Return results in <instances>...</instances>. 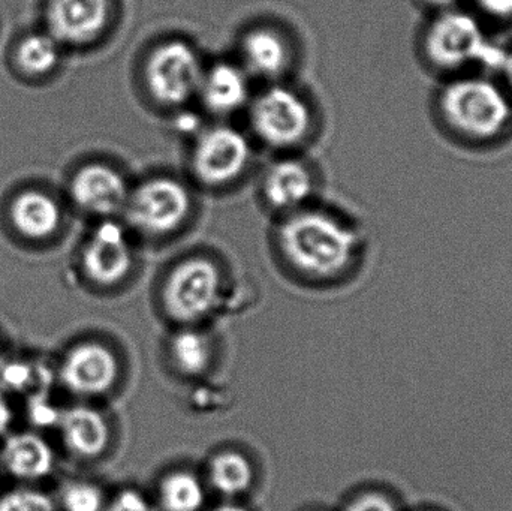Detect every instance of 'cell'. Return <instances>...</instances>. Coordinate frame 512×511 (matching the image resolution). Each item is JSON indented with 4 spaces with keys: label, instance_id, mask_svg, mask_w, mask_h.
Wrapping results in <instances>:
<instances>
[{
    "label": "cell",
    "instance_id": "ba28073f",
    "mask_svg": "<svg viewBox=\"0 0 512 511\" xmlns=\"http://www.w3.org/2000/svg\"><path fill=\"white\" fill-rule=\"evenodd\" d=\"M230 272L216 252L195 249L179 255L165 270L161 300L176 321L194 324L218 311L227 296Z\"/></svg>",
    "mask_w": 512,
    "mask_h": 511
},
{
    "label": "cell",
    "instance_id": "7a4b0ae2",
    "mask_svg": "<svg viewBox=\"0 0 512 511\" xmlns=\"http://www.w3.org/2000/svg\"><path fill=\"white\" fill-rule=\"evenodd\" d=\"M442 128L469 146H490L512 129V96L495 75L484 72L448 77L435 96Z\"/></svg>",
    "mask_w": 512,
    "mask_h": 511
},
{
    "label": "cell",
    "instance_id": "1f68e13d",
    "mask_svg": "<svg viewBox=\"0 0 512 511\" xmlns=\"http://www.w3.org/2000/svg\"><path fill=\"white\" fill-rule=\"evenodd\" d=\"M423 2L424 5L429 6V8L442 12L448 11V9H453L454 5H456L459 0H423Z\"/></svg>",
    "mask_w": 512,
    "mask_h": 511
},
{
    "label": "cell",
    "instance_id": "484cf974",
    "mask_svg": "<svg viewBox=\"0 0 512 511\" xmlns=\"http://www.w3.org/2000/svg\"><path fill=\"white\" fill-rule=\"evenodd\" d=\"M63 411L44 393H35L27 405V417L38 429L59 428Z\"/></svg>",
    "mask_w": 512,
    "mask_h": 511
},
{
    "label": "cell",
    "instance_id": "30bf717a",
    "mask_svg": "<svg viewBox=\"0 0 512 511\" xmlns=\"http://www.w3.org/2000/svg\"><path fill=\"white\" fill-rule=\"evenodd\" d=\"M141 248L122 219H101L95 222L81 245V272L96 287H120L137 273Z\"/></svg>",
    "mask_w": 512,
    "mask_h": 511
},
{
    "label": "cell",
    "instance_id": "2e32d148",
    "mask_svg": "<svg viewBox=\"0 0 512 511\" xmlns=\"http://www.w3.org/2000/svg\"><path fill=\"white\" fill-rule=\"evenodd\" d=\"M56 464V456L50 443L35 432L11 435L0 452V467L14 479L38 482L50 476Z\"/></svg>",
    "mask_w": 512,
    "mask_h": 511
},
{
    "label": "cell",
    "instance_id": "7402d4cb",
    "mask_svg": "<svg viewBox=\"0 0 512 511\" xmlns=\"http://www.w3.org/2000/svg\"><path fill=\"white\" fill-rule=\"evenodd\" d=\"M171 354L180 371L188 375H200L209 368L212 344L198 330H182L171 341Z\"/></svg>",
    "mask_w": 512,
    "mask_h": 511
},
{
    "label": "cell",
    "instance_id": "83f0119b",
    "mask_svg": "<svg viewBox=\"0 0 512 511\" xmlns=\"http://www.w3.org/2000/svg\"><path fill=\"white\" fill-rule=\"evenodd\" d=\"M345 511H397L393 501L384 495L367 494L352 501Z\"/></svg>",
    "mask_w": 512,
    "mask_h": 511
},
{
    "label": "cell",
    "instance_id": "e0dca14e",
    "mask_svg": "<svg viewBox=\"0 0 512 511\" xmlns=\"http://www.w3.org/2000/svg\"><path fill=\"white\" fill-rule=\"evenodd\" d=\"M14 230L29 240H45L60 230L63 210L53 195L42 191L21 192L11 204Z\"/></svg>",
    "mask_w": 512,
    "mask_h": 511
},
{
    "label": "cell",
    "instance_id": "d6986e66",
    "mask_svg": "<svg viewBox=\"0 0 512 511\" xmlns=\"http://www.w3.org/2000/svg\"><path fill=\"white\" fill-rule=\"evenodd\" d=\"M62 45L48 32L30 33L18 42L15 63L30 77H44L59 65Z\"/></svg>",
    "mask_w": 512,
    "mask_h": 511
},
{
    "label": "cell",
    "instance_id": "4dcf8cb0",
    "mask_svg": "<svg viewBox=\"0 0 512 511\" xmlns=\"http://www.w3.org/2000/svg\"><path fill=\"white\" fill-rule=\"evenodd\" d=\"M495 77L501 81L502 86L512 96V50H505L504 59H502Z\"/></svg>",
    "mask_w": 512,
    "mask_h": 511
},
{
    "label": "cell",
    "instance_id": "4316f807",
    "mask_svg": "<svg viewBox=\"0 0 512 511\" xmlns=\"http://www.w3.org/2000/svg\"><path fill=\"white\" fill-rule=\"evenodd\" d=\"M104 511H152V507L140 492L125 491L105 506Z\"/></svg>",
    "mask_w": 512,
    "mask_h": 511
},
{
    "label": "cell",
    "instance_id": "7c38bea8",
    "mask_svg": "<svg viewBox=\"0 0 512 511\" xmlns=\"http://www.w3.org/2000/svg\"><path fill=\"white\" fill-rule=\"evenodd\" d=\"M134 179L119 164L90 161L77 168L69 182V198L95 221L120 218Z\"/></svg>",
    "mask_w": 512,
    "mask_h": 511
},
{
    "label": "cell",
    "instance_id": "d6a6232c",
    "mask_svg": "<svg viewBox=\"0 0 512 511\" xmlns=\"http://www.w3.org/2000/svg\"><path fill=\"white\" fill-rule=\"evenodd\" d=\"M215 511H248L245 507L234 506V504H227V506L219 507Z\"/></svg>",
    "mask_w": 512,
    "mask_h": 511
},
{
    "label": "cell",
    "instance_id": "603a6c76",
    "mask_svg": "<svg viewBox=\"0 0 512 511\" xmlns=\"http://www.w3.org/2000/svg\"><path fill=\"white\" fill-rule=\"evenodd\" d=\"M53 383V375L47 366L24 360L0 363V386L8 393H44Z\"/></svg>",
    "mask_w": 512,
    "mask_h": 511
},
{
    "label": "cell",
    "instance_id": "277c9868",
    "mask_svg": "<svg viewBox=\"0 0 512 511\" xmlns=\"http://www.w3.org/2000/svg\"><path fill=\"white\" fill-rule=\"evenodd\" d=\"M245 120L256 147L271 155L304 152L321 128L312 96L292 80L256 87Z\"/></svg>",
    "mask_w": 512,
    "mask_h": 511
},
{
    "label": "cell",
    "instance_id": "52a82bcc",
    "mask_svg": "<svg viewBox=\"0 0 512 511\" xmlns=\"http://www.w3.org/2000/svg\"><path fill=\"white\" fill-rule=\"evenodd\" d=\"M418 45L423 62L445 78L468 72L495 75L505 54L490 41L480 18L456 8L438 12Z\"/></svg>",
    "mask_w": 512,
    "mask_h": 511
},
{
    "label": "cell",
    "instance_id": "5bb4252c",
    "mask_svg": "<svg viewBox=\"0 0 512 511\" xmlns=\"http://www.w3.org/2000/svg\"><path fill=\"white\" fill-rule=\"evenodd\" d=\"M113 23V0H48L47 32L62 47L99 44Z\"/></svg>",
    "mask_w": 512,
    "mask_h": 511
},
{
    "label": "cell",
    "instance_id": "ffe728a7",
    "mask_svg": "<svg viewBox=\"0 0 512 511\" xmlns=\"http://www.w3.org/2000/svg\"><path fill=\"white\" fill-rule=\"evenodd\" d=\"M209 476L213 489L225 497L245 494L254 482L251 462L236 452L216 456L210 464Z\"/></svg>",
    "mask_w": 512,
    "mask_h": 511
},
{
    "label": "cell",
    "instance_id": "9c48e42d",
    "mask_svg": "<svg viewBox=\"0 0 512 511\" xmlns=\"http://www.w3.org/2000/svg\"><path fill=\"white\" fill-rule=\"evenodd\" d=\"M322 173L315 161L300 153L273 155L258 177V200L273 219L300 212L321 197Z\"/></svg>",
    "mask_w": 512,
    "mask_h": 511
},
{
    "label": "cell",
    "instance_id": "4fadbf2b",
    "mask_svg": "<svg viewBox=\"0 0 512 511\" xmlns=\"http://www.w3.org/2000/svg\"><path fill=\"white\" fill-rule=\"evenodd\" d=\"M256 90L255 81L233 57L207 60L195 105L207 120L245 116Z\"/></svg>",
    "mask_w": 512,
    "mask_h": 511
},
{
    "label": "cell",
    "instance_id": "8992f818",
    "mask_svg": "<svg viewBox=\"0 0 512 511\" xmlns=\"http://www.w3.org/2000/svg\"><path fill=\"white\" fill-rule=\"evenodd\" d=\"M206 63L191 39L173 35L152 42L141 54L137 69L144 101L168 116L192 108Z\"/></svg>",
    "mask_w": 512,
    "mask_h": 511
},
{
    "label": "cell",
    "instance_id": "ac0fdd59",
    "mask_svg": "<svg viewBox=\"0 0 512 511\" xmlns=\"http://www.w3.org/2000/svg\"><path fill=\"white\" fill-rule=\"evenodd\" d=\"M59 429L65 446L81 458L101 455L110 441V428L105 417L84 405L63 411Z\"/></svg>",
    "mask_w": 512,
    "mask_h": 511
},
{
    "label": "cell",
    "instance_id": "3957f363",
    "mask_svg": "<svg viewBox=\"0 0 512 511\" xmlns=\"http://www.w3.org/2000/svg\"><path fill=\"white\" fill-rule=\"evenodd\" d=\"M197 215L198 191L188 177L155 171L134 180L120 219L141 246H162L182 237Z\"/></svg>",
    "mask_w": 512,
    "mask_h": 511
},
{
    "label": "cell",
    "instance_id": "d4e9b609",
    "mask_svg": "<svg viewBox=\"0 0 512 511\" xmlns=\"http://www.w3.org/2000/svg\"><path fill=\"white\" fill-rule=\"evenodd\" d=\"M0 511H57V504L45 492L21 488L0 497Z\"/></svg>",
    "mask_w": 512,
    "mask_h": 511
},
{
    "label": "cell",
    "instance_id": "8fae6325",
    "mask_svg": "<svg viewBox=\"0 0 512 511\" xmlns=\"http://www.w3.org/2000/svg\"><path fill=\"white\" fill-rule=\"evenodd\" d=\"M234 59L258 86L277 83L291 80L300 63V45L285 27L262 21L240 32Z\"/></svg>",
    "mask_w": 512,
    "mask_h": 511
},
{
    "label": "cell",
    "instance_id": "5b68a950",
    "mask_svg": "<svg viewBox=\"0 0 512 511\" xmlns=\"http://www.w3.org/2000/svg\"><path fill=\"white\" fill-rule=\"evenodd\" d=\"M258 147L231 120H207L188 141L186 174L198 192L228 194L254 171Z\"/></svg>",
    "mask_w": 512,
    "mask_h": 511
},
{
    "label": "cell",
    "instance_id": "836d02e7",
    "mask_svg": "<svg viewBox=\"0 0 512 511\" xmlns=\"http://www.w3.org/2000/svg\"><path fill=\"white\" fill-rule=\"evenodd\" d=\"M3 362V359H2V345H0V363Z\"/></svg>",
    "mask_w": 512,
    "mask_h": 511
},
{
    "label": "cell",
    "instance_id": "f1b7e54d",
    "mask_svg": "<svg viewBox=\"0 0 512 511\" xmlns=\"http://www.w3.org/2000/svg\"><path fill=\"white\" fill-rule=\"evenodd\" d=\"M486 17L498 21L512 20V0H475Z\"/></svg>",
    "mask_w": 512,
    "mask_h": 511
},
{
    "label": "cell",
    "instance_id": "cb8c5ba5",
    "mask_svg": "<svg viewBox=\"0 0 512 511\" xmlns=\"http://www.w3.org/2000/svg\"><path fill=\"white\" fill-rule=\"evenodd\" d=\"M105 506L107 504L104 494L92 483H71L60 495V507L63 511H104Z\"/></svg>",
    "mask_w": 512,
    "mask_h": 511
},
{
    "label": "cell",
    "instance_id": "44dd1931",
    "mask_svg": "<svg viewBox=\"0 0 512 511\" xmlns=\"http://www.w3.org/2000/svg\"><path fill=\"white\" fill-rule=\"evenodd\" d=\"M161 503L165 511H200L206 503V491L194 474H170L161 485Z\"/></svg>",
    "mask_w": 512,
    "mask_h": 511
},
{
    "label": "cell",
    "instance_id": "f546056e",
    "mask_svg": "<svg viewBox=\"0 0 512 511\" xmlns=\"http://www.w3.org/2000/svg\"><path fill=\"white\" fill-rule=\"evenodd\" d=\"M14 422V410H12L9 393L0 386V437L6 435Z\"/></svg>",
    "mask_w": 512,
    "mask_h": 511
},
{
    "label": "cell",
    "instance_id": "6da1fadb",
    "mask_svg": "<svg viewBox=\"0 0 512 511\" xmlns=\"http://www.w3.org/2000/svg\"><path fill=\"white\" fill-rule=\"evenodd\" d=\"M268 242L280 269L310 284L349 278L367 254V236L360 222L321 201L273 219Z\"/></svg>",
    "mask_w": 512,
    "mask_h": 511
},
{
    "label": "cell",
    "instance_id": "9a60e30c",
    "mask_svg": "<svg viewBox=\"0 0 512 511\" xmlns=\"http://www.w3.org/2000/svg\"><path fill=\"white\" fill-rule=\"evenodd\" d=\"M119 377V362L110 348L98 342L75 345L63 357L59 380L78 396H98L107 393Z\"/></svg>",
    "mask_w": 512,
    "mask_h": 511
}]
</instances>
